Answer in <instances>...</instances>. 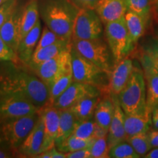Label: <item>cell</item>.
<instances>
[{
  "label": "cell",
  "mask_w": 158,
  "mask_h": 158,
  "mask_svg": "<svg viewBox=\"0 0 158 158\" xmlns=\"http://www.w3.org/2000/svg\"><path fill=\"white\" fill-rule=\"evenodd\" d=\"M0 94L24 99L39 109L49 105L48 86L35 74L23 70L13 71L2 78Z\"/></svg>",
  "instance_id": "6da1fadb"
},
{
  "label": "cell",
  "mask_w": 158,
  "mask_h": 158,
  "mask_svg": "<svg viewBox=\"0 0 158 158\" xmlns=\"http://www.w3.org/2000/svg\"><path fill=\"white\" fill-rule=\"evenodd\" d=\"M79 7L69 0H43L39 11L51 31L64 40H71Z\"/></svg>",
  "instance_id": "7a4b0ae2"
},
{
  "label": "cell",
  "mask_w": 158,
  "mask_h": 158,
  "mask_svg": "<svg viewBox=\"0 0 158 158\" xmlns=\"http://www.w3.org/2000/svg\"><path fill=\"white\" fill-rule=\"evenodd\" d=\"M117 96L127 115L139 113L147 108V88L141 66L134 64L130 79Z\"/></svg>",
  "instance_id": "3957f363"
},
{
  "label": "cell",
  "mask_w": 158,
  "mask_h": 158,
  "mask_svg": "<svg viewBox=\"0 0 158 158\" xmlns=\"http://www.w3.org/2000/svg\"><path fill=\"white\" fill-rule=\"evenodd\" d=\"M71 63L73 81L93 85L101 92H110V76L79 54L71 45Z\"/></svg>",
  "instance_id": "277c9868"
},
{
  "label": "cell",
  "mask_w": 158,
  "mask_h": 158,
  "mask_svg": "<svg viewBox=\"0 0 158 158\" xmlns=\"http://www.w3.org/2000/svg\"><path fill=\"white\" fill-rule=\"evenodd\" d=\"M105 33L114 64L127 57L134 50L135 45L130 38L124 17L106 23Z\"/></svg>",
  "instance_id": "5b68a950"
},
{
  "label": "cell",
  "mask_w": 158,
  "mask_h": 158,
  "mask_svg": "<svg viewBox=\"0 0 158 158\" xmlns=\"http://www.w3.org/2000/svg\"><path fill=\"white\" fill-rule=\"evenodd\" d=\"M71 45L79 54L109 75L114 67L108 45L101 38L71 40Z\"/></svg>",
  "instance_id": "8992f818"
},
{
  "label": "cell",
  "mask_w": 158,
  "mask_h": 158,
  "mask_svg": "<svg viewBox=\"0 0 158 158\" xmlns=\"http://www.w3.org/2000/svg\"><path fill=\"white\" fill-rule=\"evenodd\" d=\"M39 118V113L32 114L5 121L1 128L3 139L11 149L18 151L26 138L35 127Z\"/></svg>",
  "instance_id": "52a82bcc"
},
{
  "label": "cell",
  "mask_w": 158,
  "mask_h": 158,
  "mask_svg": "<svg viewBox=\"0 0 158 158\" xmlns=\"http://www.w3.org/2000/svg\"><path fill=\"white\" fill-rule=\"evenodd\" d=\"M102 22L95 10L79 8L75 20L72 39L93 40L101 38Z\"/></svg>",
  "instance_id": "ba28073f"
},
{
  "label": "cell",
  "mask_w": 158,
  "mask_h": 158,
  "mask_svg": "<svg viewBox=\"0 0 158 158\" xmlns=\"http://www.w3.org/2000/svg\"><path fill=\"white\" fill-rule=\"evenodd\" d=\"M70 50L71 48L62 51L54 58L31 69L48 88L63 73L72 68Z\"/></svg>",
  "instance_id": "9c48e42d"
},
{
  "label": "cell",
  "mask_w": 158,
  "mask_h": 158,
  "mask_svg": "<svg viewBox=\"0 0 158 158\" xmlns=\"http://www.w3.org/2000/svg\"><path fill=\"white\" fill-rule=\"evenodd\" d=\"M90 95H101V90L93 85L73 81L54 100L52 106L60 110L69 109L82 98Z\"/></svg>",
  "instance_id": "30bf717a"
},
{
  "label": "cell",
  "mask_w": 158,
  "mask_h": 158,
  "mask_svg": "<svg viewBox=\"0 0 158 158\" xmlns=\"http://www.w3.org/2000/svg\"><path fill=\"white\" fill-rule=\"evenodd\" d=\"M39 110L34 104L24 99L0 94V119L3 121L37 113Z\"/></svg>",
  "instance_id": "8fae6325"
},
{
  "label": "cell",
  "mask_w": 158,
  "mask_h": 158,
  "mask_svg": "<svg viewBox=\"0 0 158 158\" xmlns=\"http://www.w3.org/2000/svg\"><path fill=\"white\" fill-rule=\"evenodd\" d=\"M114 105V115L108 132L107 141L109 149L122 141H127L124 127L125 113L122 109L117 94L110 93Z\"/></svg>",
  "instance_id": "7c38bea8"
},
{
  "label": "cell",
  "mask_w": 158,
  "mask_h": 158,
  "mask_svg": "<svg viewBox=\"0 0 158 158\" xmlns=\"http://www.w3.org/2000/svg\"><path fill=\"white\" fill-rule=\"evenodd\" d=\"M38 113L43 118L44 127L45 139L43 143V152L55 146V140L58 133L60 118V109L52 106H48L40 108Z\"/></svg>",
  "instance_id": "4fadbf2b"
},
{
  "label": "cell",
  "mask_w": 158,
  "mask_h": 158,
  "mask_svg": "<svg viewBox=\"0 0 158 158\" xmlns=\"http://www.w3.org/2000/svg\"><path fill=\"white\" fill-rule=\"evenodd\" d=\"M45 133L43 118L39 114V118L35 127L26 138L24 141L19 148L20 155L28 157H35L43 152Z\"/></svg>",
  "instance_id": "5bb4252c"
},
{
  "label": "cell",
  "mask_w": 158,
  "mask_h": 158,
  "mask_svg": "<svg viewBox=\"0 0 158 158\" xmlns=\"http://www.w3.org/2000/svg\"><path fill=\"white\" fill-rule=\"evenodd\" d=\"M140 62L143 69L147 88V105L152 110L158 106V70L147 56L141 54Z\"/></svg>",
  "instance_id": "9a60e30c"
},
{
  "label": "cell",
  "mask_w": 158,
  "mask_h": 158,
  "mask_svg": "<svg viewBox=\"0 0 158 158\" xmlns=\"http://www.w3.org/2000/svg\"><path fill=\"white\" fill-rule=\"evenodd\" d=\"M132 59L126 57L114 64L110 74L109 89L110 93L118 94L127 84L133 69Z\"/></svg>",
  "instance_id": "2e32d148"
},
{
  "label": "cell",
  "mask_w": 158,
  "mask_h": 158,
  "mask_svg": "<svg viewBox=\"0 0 158 158\" xmlns=\"http://www.w3.org/2000/svg\"><path fill=\"white\" fill-rule=\"evenodd\" d=\"M21 10L16 8L0 27L1 38L15 52L21 41Z\"/></svg>",
  "instance_id": "e0dca14e"
},
{
  "label": "cell",
  "mask_w": 158,
  "mask_h": 158,
  "mask_svg": "<svg viewBox=\"0 0 158 158\" xmlns=\"http://www.w3.org/2000/svg\"><path fill=\"white\" fill-rule=\"evenodd\" d=\"M94 9L104 23L122 19L127 11L124 0H99Z\"/></svg>",
  "instance_id": "ac0fdd59"
},
{
  "label": "cell",
  "mask_w": 158,
  "mask_h": 158,
  "mask_svg": "<svg viewBox=\"0 0 158 158\" xmlns=\"http://www.w3.org/2000/svg\"><path fill=\"white\" fill-rule=\"evenodd\" d=\"M42 32L41 21H37L35 27L20 41L16 54L18 58L23 64L28 65Z\"/></svg>",
  "instance_id": "d6986e66"
},
{
  "label": "cell",
  "mask_w": 158,
  "mask_h": 158,
  "mask_svg": "<svg viewBox=\"0 0 158 158\" xmlns=\"http://www.w3.org/2000/svg\"><path fill=\"white\" fill-rule=\"evenodd\" d=\"M152 125V109L148 106L139 113L129 115L125 114L124 127L127 138L136 134L149 131Z\"/></svg>",
  "instance_id": "ffe728a7"
},
{
  "label": "cell",
  "mask_w": 158,
  "mask_h": 158,
  "mask_svg": "<svg viewBox=\"0 0 158 158\" xmlns=\"http://www.w3.org/2000/svg\"><path fill=\"white\" fill-rule=\"evenodd\" d=\"M71 48V40L62 39L48 46L35 51L27 66L31 69L54 58L61 52Z\"/></svg>",
  "instance_id": "44dd1931"
},
{
  "label": "cell",
  "mask_w": 158,
  "mask_h": 158,
  "mask_svg": "<svg viewBox=\"0 0 158 158\" xmlns=\"http://www.w3.org/2000/svg\"><path fill=\"white\" fill-rule=\"evenodd\" d=\"M114 105L111 95L100 99L97 105L94 114V119L99 126L108 132L114 115Z\"/></svg>",
  "instance_id": "7402d4cb"
},
{
  "label": "cell",
  "mask_w": 158,
  "mask_h": 158,
  "mask_svg": "<svg viewBox=\"0 0 158 158\" xmlns=\"http://www.w3.org/2000/svg\"><path fill=\"white\" fill-rule=\"evenodd\" d=\"M101 95H90L82 98L70 109L79 122L86 121L94 118L96 106L101 99Z\"/></svg>",
  "instance_id": "603a6c76"
},
{
  "label": "cell",
  "mask_w": 158,
  "mask_h": 158,
  "mask_svg": "<svg viewBox=\"0 0 158 158\" xmlns=\"http://www.w3.org/2000/svg\"><path fill=\"white\" fill-rule=\"evenodd\" d=\"M39 5L37 0H30L21 10V40L31 30L39 21Z\"/></svg>",
  "instance_id": "cb8c5ba5"
},
{
  "label": "cell",
  "mask_w": 158,
  "mask_h": 158,
  "mask_svg": "<svg viewBox=\"0 0 158 158\" xmlns=\"http://www.w3.org/2000/svg\"><path fill=\"white\" fill-rule=\"evenodd\" d=\"M79 121L70 108L60 110V118L55 146L58 145L72 135Z\"/></svg>",
  "instance_id": "d4e9b609"
},
{
  "label": "cell",
  "mask_w": 158,
  "mask_h": 158,
  "mask_svg": "<svg viewBox=\"0 0 158 158\" xmlns=\"http://www.w3.org/2000/svg\"><path fill=\"white\" fill-rule=\"evenodd\" d=\"M72 135L83 139H96L107 135L108 132L99 126L94 118H91L79 122Z\"/></svg>",
  "instance_id": "484cf974"
},
{
  "label": "cell",
  "mask_w": 158,
  "mask_h": 158,
  "mask_svg": "<svg viewBox=\"0 0 158 158\" xmlns=\"http://www.w3.org/2000/svg\"><path fill=\"white\" fill-rule=\"evenodd\" d=\"M124 19L130 38L134 44L136 45L145 32L147 21L141 15L130 10L126 12Z\"/></svg>",
  "instance_id": "4316f807"
},
{
  "label": "cell",
  "mask_w": 158,
  "mask_h": 158,
  "mask_svg": "<svg viewBox=\"0 0 158 158\" xmlns=\"http://www.w3.org/2000/svg\"><path fill=\"white\" fill-rule=\"evenodd\" d=\"M73 81L72 68L59 76L54 82L48 86L49 92V105L52 106L54 100L62 93L67 88L70 86L71 83Z\"/></svg>",
  "instance_id": "83f0119b"
},
{
  "label": "cell",
  "mask_w": 158,
  "mask_h": 158,
  "mask_svg": "<svg viewBox=\"0 0 158 158\" xmlns=\"http://www.w3.org/2000/svg\"><path fill=\"white\" fill-rule=\"evenodd\" d=\"M94 139H83L71 135L68 138L56 146L57 149L64 153H68L76 150L89 148Z\"/></svg>",
  "instance_id": "f1b7e54d"
},
{
  "label": "cell",
  "mask_w": 158,
  "mask_h": 158,
  "mask_svg": "<svg viewBox=\"0 0 158 158\" xmlns=\"http://www.w3.org/2000/svg\"><path fill=\"white\" fill-rule=\"evenodd\" d=\"M127 141L129 142L141 157H143L146 154L152 149L149 141L148 131L130 136L127 138Z\"/></svg>",
  "instance_id": "f546056e"
},
{
  "label": "cell",
  "mask_w": 158,
  "mask_h": 158,
  "mask_svg": "<svg viewBox=\"0 0 158 158\" xmlns=\"http://www.w3.org/2000/svg\"><path fill=\"white\" fill-rule=\"evenodd\" d=\"M109 157L111 158H139L141 157L133 147L127 141L118 143L109 150Z\"/></svg>",
  "instance_id": "4dcf8cb0"
},
{
  "label": "cell",
  "mask_w": 158,
  "mask_h": 158,
  "mask_svg": "<svg viewBox=\"0 0 158 158\" xmlns=\"http://www.w3.org/2000/svg\"><path fill=\"white\" fill-rule=\"evenodd\" d=\"M127 10L134 12L149 21L150 16L149 0H124Z\"/></svg>",
  "instance_id": "1f68e13d"
},
{
  "label": "cell",
  "mask_w": 158,
  "mask_h": 158,
  "mask_svg": "<svg viewBox=\"0 0 158 158\" xmlns=\"http://www.w3.org/2000/svg\"><path fill=\"white\" fill-rule=\"evenodd\" d=\"M107 135L93 140L91 146L89 147L92 158L109 157L110 149L108 144Z\"/></svg>",
  "instance_id": "d6a6232c"
},
{
  "label": "cell",
  "mask_w": 158,
  "mask_h": 158,
  "mask_svg": "<svg viewBox=\"0 0 158 158\" xmlns=\"http://www.w3.org/2000/svg\"><path fill=\"white\" fill-rule=\"evenodd\" d=\"M141 54L147 56L152 64L158 70V39L149 38L143 43Z\"/></svg>",
  "instance_id": "836d02e7"
},
{
  "label": "cell",
  "mask_w": 158,
  "mask_h": 158,
  "mask_svg": "<svg viewBox=\"0 0 158 158\" xmlns=\"http://www.w3.org/2000/svg\"><path fill=\"white\" fill-rule=\"evenodd\" d=\"M62 39V38H61V37L58 36L56 33H54V31H51L48 27L45 26L42 30V32H41L40 37L38 43H37L36 48H35V51H37L39 50V49L44 48V47L48 46V45H50Z\"/></svg>",
  "instance_id": "e575fe53"
},
{
  "label": "cell",
  "mask_w": 158,
  "mask_h": 158,
  "mask_svg": "<svg viewBox=\"0 0 158 158\" xmlns=\"http://www.w3.org/2000/svg\"><path fill=\"white\" fill-rule=\"evenodd\" d=\"M18 0H7L0 5V27L17 8Z\"/></svg>",
  "instance_id": "d590c367"
},
{
  "label": "cell",
  "mask_w": 158,
  "mask_h": 158,
  "mask_svg": "<svg viewBox=\"0 0 158 158\" xmlns=\"http://www.w3.org/2000/svg\"><path fill=\"white\" fill-rule=\"evenodd\" d=\"M0 60L17 62L19 60L16 52L0 37Z\"/></svg>",
  "instance_id": "8d00e7d4"
},
{
  "label": "cell",
  "mask_w": 158,
  "mask_h": 158,
  "mask_svg": "<svg viewBox=\"0 0 158 158\" xmlns=\"http://www.w3.org/2000/svg\"><path fill=\"white\" fill-rule=\"evenodd\" d=\"M35 157L36 158H66L65 153L62 152L57 149L56 146L53 147L51 149L45 150L40 153Z\"/></svg>",
  "instance_id": "74e56055"
},
{
  "label": "cell",
  "mask_w": 158,
  "mask_h": 158,
  "mask_svg": "<svg viewBox=\"0 0 158 158\" xmlns=\"http://www.w3.org/2000/svg\"><path fill=\"white\" fill-rule=\"evenodd\" d=\"M65 154H66V158H92L89 148L78 149Z\"/></svg>",
  "instance_id": "f35d334b"
},
{
  "label": "cell",
  "mask_w": 158,
  "mask_h": 158,
  "mask_svg": "<svg viewBox=\"0 0 158 158\" xmlns=\"http://www.w3.org/2000/svg\"><path fill=\"white\" fill-rule=\"evenodd\" d=\"M79 8L94 9L99 0H71Z\"/></svg>",
  "instance_id": "ab89813d"
},
{
  "label": "cell",
  "mask_w": 158,
  "mask_h": 158,
  "mask_svg": "<svg viewBox=\"0 0 158 158\" xmlns=\"http://www.w3.org/2000/svg\"><path fill=\"white\" fill-rule=\"evenodd\" d=\"M148 134L152 147H158V129L150 128L148 131Z\"/></svg>",
  "instance_id": "60d3db41"
},
{
  "label": "cell",
  "mask_w": 158,
  "mask_h": 158,
  "mask_svg": "<svg viewBox=\"0 0 158 158\" xmlns=\"http://www.w3.org/2000/svg\"><path fill=\"white\" fill-rule=\"evenodd\" d=\"M152 120L154 128L158 129V106L153 108L152 110Z\"/></svg>",
  "instance_id": "b9f144b4"
},
{
  "label": "cell",
  "mask_w": 158,
  "mask_h": 158,
  "mask_svg": "<svg viewBox=\"0 0 158 158\" xmlns=\"http://www.w3.org/2000/svg\"><path fill=\"white\" fill-rule=\"evenodd\" d=\"M144 158H158V147L152 148L143 156Z\"/></svg>",
  "instance_id": "7bdbcfd3"
},
{
  "label": "cell",
  "mask_w": 158,
  "mask_h": 158,
  "mask_svg": "<svg viewBox=\"0 0 158 158\" xmlns=\"http://www.w3.org/2000/svg\"><path fill=\"white\" fill-rule=\"evenodd\" d=\"M13 156L11 155L10 153L6 151L5 149H0V158H7V157H12Z\"/></svg>",
  "instance_id": "ee69618b"
},
{
  "label": "cell",
  "mask_w": 158,
  "mask_h": 158,
  "mask_svg": "<svg viewBox=\"0 0 158 158\" xmlns=\"http://www.w3.org/2000/svg\"><path fill=\"white\" fill-rule=\"evenodd\" d=\"M152 1H153L154 5L155 6L156 10L158 12V0H152Z\"/></svg>",
  "instance_id": "f6af8a7d"
},
{
  "label": "cell",
  "mask_w": 158,
  "mask_h": 158,
  "mask_svg": "<svg viewBox=\"0 0 158 158\" xmlns=\"http://www.w3.org/2000/svg\"><path fill=\"white\" fill-rule=\"evenodd\" d=\"M7 1V0H0V5H2L4 2H5Z\"/></svg>",
  "instance_id": "bcb514c9"
}]
</instances>
